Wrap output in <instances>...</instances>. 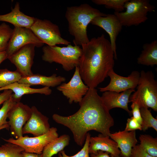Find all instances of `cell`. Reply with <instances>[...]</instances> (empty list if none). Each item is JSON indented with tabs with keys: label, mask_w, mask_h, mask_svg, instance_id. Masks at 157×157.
<instances>
[{
	"label": "cell",
	"mask_w": 157,
	"mask_h": 157,
	"mask_svg": "<svg viewBox=\"0 0 157 157\" xmlns=\"http://www.w3.org/2000/svg\"><path fill=\"white\" fill-rule=\"evenodd\" d=\"M79 104V109L74 114L65 116L54 114L53 119L69 129L74 141L79 146L84 144L87 134L90 131L94 130L104 136H109L110 128L114 125V120L97 90L89 88Z\"/></svg>",
	"instance_id": "1"
},
{
	"label": "cell",
	"mask_w": 157,
	"mask_h": 157,
	"mask_svg": "<svg viewBox=\"0 0 157 157\" xmlns=\"http://www.w3.org/2000/svg\"><path fill=\"white\" fill-rule=\"evenodd\" d=\"M81 46L79 73L85 85L89 88H95L113 69L114 53L110 42L104 34L92 38Z\"/></svg>",
	"instance_id": "2"
},
{
	"label": "cell",
	"mask_w": 157,
	"mask_h": 157,
	"mask_svg": "<svg viewBox=\"0 0 157 157\" xmlns=\"http://www.w3.org/2000/svg\"><path fill=\"white\" fill-rule=\"evenodd\" d=\"M106 15L87 3L67 7L65 16L68 31L74 37V45L81 46L88 43L90 41L87 31L88 25L95 17Z\"/></svg>",
	"instance_id": "3"
},
{
	"label": "cell",
	"mask_w": 157,
	"mask_h": 157,
	"mask_svg": "<svg viewBox=\"0 0 157 157\" xmlns=\"http://www.w3.org/2000/svg\"><path fill=\"white\" fill-rule=\"evenodd\" d=\"M42 51L43 60L60 64L66 71H70L78 66L82 53L80 46L70 44L64 47L47 45L43 47Z\"/></svg>",
	"instance_id": "4"
},
{
	"label": "cell",
	"mask_w": 157,
	"mask_h": 157,
	"mask_svg": "<svg viewBox=\"0 0 157 157\" xmlns=\"http://www.w3.org/2000/svg\"><path fill=\"white\" fill-rule=\"evenodd\" d=\"M135 91L129 97L130 102L141 108H150L157 111V81L151 71L142 70Z\"/></svg>",
	"instance_id": "5"
},
{
	"label": "cell",
	"mask_w": 157,
	"mask_h": 157,
	"mask_svg": "<svg viewBox=\"0 0 157 157\" xmlns=\"http://www.w3.org/2000/svg\"><path fill=\"white\" fill-rule=\"evenodd\" d=\"M124 12H114L122 25L129 27L137 26L148 19V13L153 12L154 6L148 0H128L124 4Z\"/></svg>",
	"instance_id": "6"
},
{
	"label": "cell",
	"mask_w": 157,
	"mask_h": 157,
	"mask_svg": "<svg viewBox=\"0 0 157 157\" xmlns=\"http://www.w3.org/2000/svg\"><path fill=\"white\" fill-rule=\"evenodd\" d=\"M30 28L36 37L47 45H67L70 44V42L62 37L58 26L49 20L35 18V22Z\"/></svg>",
	"instance_id": "7"
},
{
	"label": "cell",
	"mask_w": 157,
	"mask_h": 157,
	"mask_svg": "<svg viewBox=\"0 0 157 157\" xmlns=\"http://www.w3.org/2000/svg\"><path fill=\"white\" fill-rule=\"evenodd\" d=\"M58 137L57 129L56 127H52L48 132L38 136L33 137L23 136L16 139L13 138L2 139L7 142L19 145L26 152L40 154H42L44 148Z\"/></svg>",
	"instance_id": "8"
},
{
	"label": "cell",
	"mask_w": 157,
	"mask_h": 157,
	"mask_svg": "<svg viewBox=\"0 0 157 157\" xmlns=\"http://www.w3.org/2000/svg\"><path fill=\"white\" fill-rule=\"evenodd\" d=\"M89 88L83 82L79 71L78 66L75 68L74 73L68 82L63 83L57 87L68 99L69 104L80 103Z\"/></svg>",
	"instance_id": "9"
},
{
	"label": "cell",
	"mask_w": 157,
	"mask_h": 157,
	"mask_svg": "<svg viewBox=\"0 0 157 157\" xmlns=\"http://www.w3.org/2000/svg\"><path fill=\"white\" fill-rule=\"evenodd\" d=\"M44 44L36 37L30 28L14 27L6 51L8 58L26 45L33 44L36 47H40Z\"/></svg>",
	"instance_id": "10"
},
{
	"label": "cell",
	"mask_w": 157,
	"mask_h": 157,
	"mask_svg": "<svg viewBox=\"0 0 157 157\" xmlns=\"http://www.w3.org/2000/svg\"><path fill=\"white\" fill-rule=\"evenodd\" d=\"M31 114V108L20 102L16 103L9 111L8 123L11 133L16 139L23 136V127Z\"/></svg>",
	"instance_id": "11"
},
{
	"label": "cell",
	"mask_w": 157,
	"mask_h": 157,
	"mask_svg": "<svg viewBox=\"0 0 157 157\" xmlns=\"http://www.w3.org/2000/svg\"><path fill=\"white\" fill-rule=\"evenodd\" d=\"M35 46L26 45L19 49L8 59L16 67V70L22 76L31 75L33 73L31 67L33 63Z\"/></svg>",
	"instance_id": "12"
},
{
	"label": "cell",
	"mask_w": 157,
	"mask_h": 157,
	"mask_svg": "<svg viewBox=\"0 0 157 157\" xmlns=\"http://www.w3.org/2000/svg\"><path fill=\"white\" fill-rule=\"evenodd\" d=\"M108 76L110 78L109 83L105 87L99 88L100 91H109L120 93L131 89H135L139 81L140 73L134 71L127 77H124L117 74L113 69L109 72Z\"/></svg>",
	"instance_id": "13"
},
{
	"label": "cell",
	"mask_w": 157,
	"mask_h": 157,
	"mask_svg": "<svg viewBox=\"0 0 157 157\" xmlns=\"http://www.w3.org/2000/svg\"><path fill=\"white\" fill-rule=\"evenodd\" d=\"M90 23L101 28L108 34L110 38V42L114 53V59H117L116 41L123 26L118 18L114 14H108L105 16L95 17Z\"/></svg>",
	"instance_id": "14"
},
{
	"label": "cell",
	"mask_w": 157,
	"mask_h": 157,
	"mask_svg": "<svg viewBox=\"0 0 157 157\" xmlns=\"http://www.w3.org/2000/svg\"><path fill=\"white\" fill-rule=\"evenodd\" d=\"M31 109V117L22 129L23 134L30 133L34 136H37L46 133L50 128L49 118L43 115L35 106H32Z\"/></svg>",
	"instance_id": "15"
},
{
	"label": "cell",
	"mask_w": 157,
	"mask_h": 157,
	"mask_svg": "<svg viewBox=\"0 0 157 157\" xmlns=\"http://www.w3.org/2000/svg\"><path fill=\"white\" fill-rule=\"evenodd\" d=\"M135 91V89H131L120 93L106 91L103 92L101 97L109 111L114 108H119L131 115V112L129 109L128 104L131 95Z\"/></svg>",
	"instance_id": "16"
},
{
	"label": "cell",
	"mask_w": 157,
	"mask_h": 157,
	"mask_svg": "<svg viewBox=\"0 0 157 157\" xmlns=\"http://www.w3.org/2000/svg\"><path fill=\"white\" fill-rule=\"evenodd\" d=\"M98 151L108 152L111 157H121L120 151L117 143L110 138L100 134L97 136L90 137L89 146L90 154L96 153Z\"/></svg>",
	"instance_id": "17"
},
{
	"label": "cell",
	"mask_w": 157,
	"mask_h": 157,
	"mask_svg": "<svg viewBox=\"0 0 157 157\" xmlns=\"http://www.w3.org/2000/svg\"><path fill=\"white\" fill-rule=\"evenodd\" d=\"M109 137L117 144L120 151L121 157H130L132 148L138 143L135 130H125L110 133Z\"/></svg>",
	"instance_id": "18"
},
{
	"label": "cell",
	"mask_w": 157,
	"mask_h": 157,
	"mask_svg": "<svg viewBox=\"0 0 157 157\" xmlns=\"http://www.w3.org/2000/svg\"><path fill=\"white\" fill-rule=\"evenodd\" d=\"M35 18L27 15L20 10L19 3L17 2L11 11L6 14L0 15V21L9 23L14 27L30 28Z\"/></svg>",
	"instance_id": "19"
},
{
	"label": "cell",
	"mask_w": 157,
	"mask_h": 157,
	"mask_svg": "<svg viewBox=\"0 0 157 157\" xmlns=\"http://www.w3.org/2000/svg\"><path fill=\"white\" fill-rule=\"evenodd\" d=\"M30 87L28 84L17 82L0 88V91L7 89L11 90L13 92L12 96L17 103L20 102L22 96L25 94L38 93L49 95L52 93L51 90L48 87L34 88Z\"/></svg>",
	"instance_id": "20"
},
{
	"label": "cell",
	"mask_w": 157,
	"mask_h": 157,
	"mask_svg": "<svg viewBox=\"0 0 157 157\" xmlns=\"http://www.w3.org/2000/svg\"><path fill=\"white\" fill-rule=\"evenodd\" d=\"M65 77L60 76H57L53 74L50 76H47L38 74H34L26 76H22L18 81L31 85H41L48 87H55L65 81Z\"/></svg>",
	"instance_id": "21"
},
{
	"label": "cell",
	"mask_w": 157,
	"mask_h": 157,
	"mask_svg": "<svg viewBox=\"0 0 157 157\" xmlns=\"http://www.w3.org/2000/svg\"><path fill=\"white\" fill-rule=\"evenodd\" d=\"M143 50L137 58L138 64L152 67L157 65V40L146 43L143 46Z\"/></svg>",
	"instance_id": "22"
},
{
	"label": "cell",
	"mask_w": 157,
	"mask_h": 157,
	"mask_svg": "<svg viewBox=\"0 0 157 157\" xmlns=\"http://www.w3.org/2000/svg\"><path fill=\"white\" fill-rule=\"evenodd\" d=\"M70 137L67 134H63L48 144L44 149L41 154L42 157H51L68 146Z\"/></svg>",
	"instance_id": "23"
},
{
	"label": "cell",
	"mask_w": 157,
	"mask_h": 157,
	"mask_svg": "<svg viewBox=\"0 0 157 157\" xmlns=\"http://www.w3.org/2000/svg\"><path fill=\"white\" fill-rule=\"evenodd\" d=\"M140 146L148 154L157 157V138L146 134H142L139 137Z\"/></svg>",
	"instance_id": "24"
},
{
	"label": "cell",
	"mask_w": 157,
	"mask_h": 157,
	"mask_svg": "<svg viewBox=\"0 0 157 157\" xmlns=\"http://www.w3.org/2000/svg\"><path fill=\"white\" fill-rule=\"evenodd\" d=\"M22 76L17 70L11 71L7 69H0V88L18 82Z\"/></svg>",
	"instance_id": "25"
},
{
	"label": "cell",
	"mask_w": 157,
	"mask_h": 157,
	"mask_svg": "<svg viewBox=\"0 0 157 157\" xmlns=\"http://www.w3.org/2000/svg\"><path fill=\"white\" fill-rule=\"evenodd\" d=\"M7 142L0 147V157H23V148L16 144Z\"/></svg>",
	"instance_id": "26"
},
{
	"label": "cell",
	"mask_w": 157,
	"mask_h": 157,
	"mask_svg": "<svg viewBox=\"0 0 157 157\" xmlns=\"http://www.w3.org/2000/svg\"><path fill=\"white\" fill-rule=\"evenodd\" d=\"M142 119V130L145 131L149 128H152L157 131V119L152 116L150 110L146 108H140Z\"/></svg>",
	"instance_id": "27"
},
{
	"label": "cell",
	"mask_w": 157,
	"mask_h": 157,
	"mask_svg": "<svg viewBox=\"0 0 157 157\" xmlns=\"http://www.w3.org/2000/svg\"><path fill=\"white\" fill-rule=\"evenodd\" d=\"M13 29L5 22L0 24V52L6 51Z\"/></svg>",
	"instance_id": "28"
},
{
	"label": "cell",
	"mask_w": 157,
	"mask_h": 157,
	"mask_svg": "<svg viewBox=\"0 0 157 157\" xmlns=\"http://www.w3.org/2000/svg\"><path fill=\"white\" fill-rule=\"evenodd\" d=\"M128 0H92V2L97 5H103L107 8L113 9L115 12H120L124 9L125 3Z\"/></svg>",
	"instance_id": "29"
},
{
	"label": "cell",
	"mask_w": 157,
	"mask_h": 157,
	"mask_svg": "<svg viewBox=\"0 0 157 157\" xmlns=\"http://www.w3.org/2000/svg\"><path fill=\"white\" fill-rule=\"evenodd\" d=\"M16 103L17 102L11 96L3 104L2 106L0 109V127L8 123V121L6 120L8 113Z\"/></svg>",
	"instance_id": "30"
},
{
	"label": "cell",
	"mask_w": 157,
	"mask_h": 157,
	"mask_svg": "<svg viewBox=\"0 0 157 157\" xmlns=\"http://www.w3.org/2000/svg\"><path fill=\"white\" fill-rule=\"evenodd\" d=\"M91 135L89 133L87 134L84 145L81 150L75 155L69 156L67 155L63 150L59 152V157H90L89 151L90 139Z\"/></svg>",
	"instance_id": "31"
},
{
	"label": "cell",
	"mask_w": 157,
	"mask_h": 157,
	"mask_svg": "<svg viewBox=\"0 0 157 157\" xmlns=\"http://www.w3.org/2000/svg\"><path fill=\"white\" fill-rule=\"evenodd\" d=\"M130 157H154L148 154L139 144H136L132 149Z\"/></svg>",
	"instance_id": "32"
},
{
	"label": "cell",
	"mask_w": 157,
	"mask_h": 157,
	"mask_svg": "<svg viewBox=\"0 0 157 157\" xmlns=\"http://www.w3.org/2000/svg\"><path fill=\"white\" fill-rule=\"evenodd\" d=\"M137 129L142 130L141 125L133 117L128 119L124 130L129 131Z\"/></svg>",
	"instance_id": "33"
},
{
	"label": "cell",
	"mask_w": 157,
	"mask_h": 157,
	"mask_svg": "<svg viewBox=\"0 0 157 157\" xmlns=\"http://www.w3.org/2000/svg\"><path fill=\"white\" fill-rule=\"evenodd\" d=\"M131 113L133 116L141 125L142 119L140 111V107L137 104L132 103L131 106Z\"/></svg>",
	"instance_id": "34"
},
{
	"label": "cell",
	"mask_w": 157,
	"mask_h": 157,
	"mask_svg": "<svg viewBox=\"0 0 157 157\" xmlns=\"http://www.w3.org/2000/svg\"><path fill=\"white\" fill-rule=\"evenodd\" d=\"M12 94L13 92L10 90H3V92L0 94V105L10 97Z\"/></svg>",
	"instance_id": "35"
},
{
	"label": "cell",
	"mask_w": 157,
	"mask_h": 157,
	"mask_svg": "<svg viewBox=\"0 0 157 157\" xmlns=\"http://www.w3.org/2000/svg\"><path fill=\"white\" fill-rule=\"evenodd\" d=\"M107 152L98 151L96 153L91 154L90 157H110Z\"/></svg>",
	"instance_id": "36"
},
{
	"label": "cell",
	"mask_w": 157,
	"mask_h": 157,
	"mask_svg": "<svg viewBox=\"0 0 157 157\" xmlns=\"http://www.w3.org/2000/svg\"><path fill=\"white\" fill-rule=\"evenodd\" d=\"M23 157H42V154L28 152L25 151L22 152Z\"/></svg>",
	"instance_id": "37"
},
{
	"label": "cell",
	"mask_w": 157,
	"mask_h": 157,
	"mask_svg": "<svg viewBox=\"0 0 157 157\" xmlns=\"http://www.w3.org/2000/svg\"><path fill=\"white\" fill-rule=\"evenodd\" d=\"M8 56L6 51L0 52V64L7 59Z\"/></svg>",
	"instance_id": "38"
},
{
	"label": "cell",
	"mask_w": 157,
	"mask_h": 157,
	"mask_svg": "<svg viewBox=\"0 0 157 157\" xmlns=\"http://www.w3.org/2000/svg\"><path fill=\"white\" fill-rule=\"evenodd\" d=\"M9 128L8 123L4 124L0 127V130L4 129H7Z\"/></svg>",
	"instance_id": "39"
}]
</instances>
